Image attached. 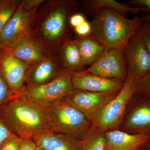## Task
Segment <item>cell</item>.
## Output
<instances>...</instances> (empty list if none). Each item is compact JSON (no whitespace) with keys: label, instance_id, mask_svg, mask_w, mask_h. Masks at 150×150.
<instances>
[{"label":"cell","instance_id":"29","mask_svg":"<svg viewBox=\"0 0 150 150\" xmlns=\"http://www.w3.org/2000/svg\"><path fill=\"white\" fill-rule=\"evenodd\" d=\"M11 134L8 127L0 117V146L8 139Z\"/></svg>","mask_w":150,"mask_h":150},{"label":"cell","instance_id":"2","mask_svg":"<svg viewBox=\"0 0 150 150\" xmlns=\"http://www.w3.org/2000/svg\"><path fill=\"white\" fill-rule=\"evenodd\" d=\"M0 117L12 134L30 139L50 130L48 108L15 95L0 108Z\"/></svg>","mask_w":150,"mask_h":150},{"label":"cell","instance_id":"32","mask_svg":"<svg viewBox=\"0 0 150 150\" xmlns=\"http://www.w3.org/2000/svg\"><path fill=\"white\" fill-rule=\"evenodd\" d=\"M144 146L146 147V149H147L148 150H150V134L149 137L147 142L146 144H145Z\"/></svg>","mask_w":150,"mask_h":150},{"label":"cell","instance_id":"24","mask_svg":"<svg viewBox=\"0 0 150 150\" xmlns=\"http://www.w3.org/2000/svg\"><path fill=\"white\" fill-rule=\"evenodd\" d=\"M15 94L0 71V108L12 99Z\"/></svg>","mask_w":150,"mask_h":150},{"label":"cell","instance_id":"27","mask_svg":"<svg viewBox=\"0 0 150 150\" xmlns=\"http://www.w3.org/2000/svg\"><path fill=\"white\" fill-rule=\"evenodd\" d=\"M21 139L12 134L8 139L0 146V150H18Z\"/></svg>","mask_w":150,"mask_h":150},{"label":"cell","instance_id":"8","mask_svg":"<svg viewBox=\"0 0 150 150\" xmlns=\"http://www.w3.org/2000/svg\"><path fill=\"white\" fill-rule=\"evenodd\" d=\"M124 49H106L95 63L85 71L101 77L125 83L128 76V69Z\"/></svg>","mask_w":150,"mask_h":150},{"label":"cell","instance_id":"23","mask_svg":"<svg viewBox=\"0 0 150 150\" xmlns=\"http://www.w3.org/2000/svg\"><path fill=\"white\" fill-rule=\"evenodd\" d=\"M134 94L139 95L150 100V72L136 81Z\"/></svg>","mask_w":150,"mask_h":150},{"label":"cell","instance_id":"11","mask_svg":"<svg viewBox=\"0 0 150 150\" xmlns=\"http://www.w3.org/2000/svg\"><path fill=\"white\" fill-rule=\"evenodd\" d=\"M133 98L123 122V130L131 134H150V100L137 94Z\"/></svg>","mask_w":150,"mask_h":150},{"label":"cell","instance_id":"4","mask_svg":"<svg viewBox=\"0 0 150 150\" xmlns=\"http://www.w3.org/2000/svg\"><path fill=\"white\" fill-rule=\"evenodd\" d=\"M50 130L81 140L92 125L91 121L79 110L62 101L48 108Z\"/></svg>","mask_w":150,"mask_h":150},{"label":"cell","instance_id":"31","mask_svg":"<svg viewBox=\"0 0 150 150\" xmlns=\"http://www.w3.org/2000/svg\"><path fill=\"white\" fill-rule=\"evenodd\" d=\"M85 18L81 13H75L70 16L69 22L70 25L74 28L80 25L86 21Z\"/></svg>","mask_w":150,"mask_h":150},{"label":"cell","instance_id":"26","mask_svg":"<svg viewBox=\"0 0 150 150\" xmlns=\"http://www.w3.org/2000/svg\"><path fill=\"white\" fill-rule=\"evenodd\" d=\"M127 4L136 7H145L147 8L148 12L144 13L140 17L142 22H150V0H129Z\"/></svg>","mask_w":150,"mask_h":150},{"label":"cell","instance_id":"14","mask_svg":"<svg viewBox=\"0 0 150 150\" xmlns=\"http://www.w3.org/2000/svg\"><path fill=\"white\" fill-rule=\"evenodd\" d=\"M72 82L75 89L103 92L121 89L124 83L111 79H105L83 71L72 74Z\"/></svg>","mask_w":150,"mask_h":150},{"label":"cell","instance_id":"18","mask_svg":"<svg viewBox=\"0 0 150 150\" xmlns=\"http://www.w3.org/2000/svg\"><path fill=\"white\" fill-rule=\"evenodd\" d=\"M58 56L62 69L72 74L84 71L76 39L69 38L59 48Z\"/></svg>","mask_w":150,"mask_h":150},{"label":"cell","instance_id":"19","mask_svg":"<svg viewBox=\"0 0 150 150\" xmlns=\"http://www.w3.org/2000/svg\"><path fill=\"white\" fill-rule=\"evenodd\" d=\"M82 5L86 13L93 17L104 8L111 9L123 16L128 13L137 15L141 12H148L146 8L136 7L115 0H86L83 1Z\"/></svg>","mask_w":150,"mask_h":150},{"label":"cell","instance_id":"34","mask_svg":"<svg viewBox=\"0 0 150 150\" xmlns=\"http://www.w3.org/2000/svg\"></svg>","mask_w":150,"mask_h":150},{"label":"cell","instance_id":"20","mask_svg":"<svg viewBox=\"0 0 150 150\" xmlns=\"http://www.w3.org/2000/svg\"><path fill=\"white\" fill-rule=\"evenodd\" d=\"M76 39L85 67L93 64L106 51L105 47L90 35Z\"/></svg>","mask_w":150,"mask_h":150},{"label":"cell","instance_id":"15","mask_svg":"<svg viewBox=\"0 0 150 150\" xmlns=\"http://www.w3.org/2000/svg\"><path fill=\"white\" fill-rule=\"evenodd\" d=\"M104 135L105 150H137L144 146L150 134H131L117 129Z\"/></svg>","mask_w":150,"mask_h":150},{"label":"cell","instance_id":"1","mask_svg":"<svg viewBox=\"0 0 150 150\" xmlns=\"http://www.w3.org/2000/svg\"><path fill=\"white\" fill-rule=\"evenodd\" d=\"M74 6L73 2L52 1L38 8L29 36L50 55L70 38L68 24Z\"/></svg>","mask_w":150,"mask_h":150},{"label":"cell","instance_id":"25","mask_svg":"<svg viewBox=\"0 0 150 150\" xmlns=\"http://www.w3.org/2000/svg\"><path fill=\"white\" fill-rule=\"evenodd\" d=\"M136 32L142 39L150 55V22H143Z\"/></svg>","mask_w":150,"mask_h":150},{"label":"cell","instance_id":"7","mask_svg":"<svg viewBox=\"0 0 150 150\" xmlns=\"http://www.w3.org/2000/svg\"><path fill=\"white\" fill-rule=\"evenodd\" d=\"M40 6L28 9L25 6L23 1H21L0 33V50H8L19 40L29 36L33 22Z\"/></svg>","mask_w":150,"mask_h":150},{"label":"cell","instance_id":"5","mask_svg":"<svg viewBox=\"0 0 150 150\" xmlns=\"http://www.w3.org/2000/svg\"><path fill=\"white\" fill-rule=\"evenodd\" d=\"M136 81L128 73L122 88L94 116L92 125L104 133L117 130L123 121L127 104L135 94Z\"/></svg>","mask_w":150,"mask_h":150},{"label":"cell","instance_id":"10","mask_svg":"<svg viewBox=\"0 0 150 150\" xmlns=\"http://www.w3.org/2000/svg\"><path fill=\"white\" fill-rule=\"evenodd\" d=\"M128 73L136 81L150 72V55L143 41L135 32L124 49Z\"/></svg>","mask_w":150,"mask_h":150},{"label":"cell","instance_id":"21","mask_svg":"<svg viewBox=\"0 0 150 150\" xmlns=\"http://www.w3.org/2000/svg\"><path fill=\"white\" fill-rule=\"evenodd\" d=\"M82 141V150H105L104 133L92 125Z\"/></svg>","mask_w":150,"mask_h":150},{"label":"cell","instance_id":"30","mask_svg":"<svg viewBox=\"0 0 150 150\" xmlns=\"http://www.w3.org/2000/svg\"><path fill=\"white\" fill-rule=\"evenodd\" d=\"M18 150H40L32 139H21Z\"/></svg>","mask_w":150,"mask_h":150},{"label":"cell","instance_id":"13","mask_svg":"<svg viewBox=\"0 0 150 150\" xmlns=\"http://www.w3.org/2000/svg\"><path fill=\"white\" fill-rule=\"evenodd\" d=\"M63 71L58 57L50 56L48 59L30 64L25 74V86H38L47 83Z\"/></svg>","mask_w":150,"mask_h":150},{"label":"cell","instance_id":"9","mask_svg":"<svg viewBox=\"0 0 150 150\" xmlns=\"http://www.w3.org/2000/svg\"><path fill=\"white\" fill-rule=\"evenodd\" d=\"M121 90L94 92L74 88L63 101L79 110L91 121L94 116Z\"/></svg>","mask_w":150,"mask_h":150},{"label":"cell","instance_id":"17","mask_svg":"<svg viewBox=\"0 0 150 150\" xmlns=\"http://www.w3.org/2000/svg\"><path fill=\"white\" fill-rule=\"evenodd\" d=\"M8 50L18 59L30 64L45 60L51 56L29 36L19 40Z\"/></svg>","mask_w":150,"mask_h":150},{"label":"cell","instance_id":"35","mask_svg":"<svg viewBox=\"0 0 150 150\" xmlns=\"http://www.w3.org/2000/svg\"></svg>","mask_w":150,"mask_h":150},{"label":"cell","instance_id":"3","mask_svg":"<svg viewBox=\"0 0 150 150\" xmlns=\"http://www.w3.org/2000/svg\"><path fill=\"white\" fill-rule=\"evenodd\" d=\"M142 23L138 16L129 19L111 9H103L90 22V35L106 49L124 48Z\"/></svg>","mask_w":150,"mask_h":150},{"label":"cell","instance_id":"33","mask_svg":"<svg viewBox=\"0 0 150 150\" xmlns=\"http://www.w3.org/2000/svg\"><path fill=\"white\" fill-rule=\"evenodd\" d=\"M149 150L147 149H142V148H140V149H138V150Z\"/></svg>","mask_w":150,"mask_h":150},{"label":"cell","instance_id":"28","mask_svg":"<svg viewBox=\"0 0 150 150\" xmlns=\"http://www.w3.org/2000/svg\"><path fill=\"white\" fill-rule=\"evenodd\" d=\"M75 32L79 37H86L89 36L91 33V24L89 22H84L80 25L74 28Z\"/></svg>","mask_w":150,"mask_h":150},{"label":"cell","instance_id":"16","mask_svg":"<svg viewBox=\"0 0 150 150\" xmlns=\"http://www.w3.org/2000/svg\"><path fill=\"white\" fill-rule=\"evenodd\" d=\"M32 139L41 150H82L81 140L61 133L48 131Z\"/></svg>","mask_w":150,"mask_h":150},{"label":"cell","instance_id":"12","mask_svg":"<svg viewBox=\"0 0 150 150\" xmlns=\"http://www.w3.org/2000/svg\"><path fill=\"white\" fill-rule=\"evenodd\" d=\"M30 65L17 58L8 50H0V71L15 95L25 86V74Z\"/></svg>","mask_w":150,"mask_h":150},{"label":"cell","instance_id":"22","mask_svg":"<svg viewBox=\"0 0 150 150\" xmlns=\"http://www.w3.org/2000/svg\"><path fill=\"white\" fill-rule=\"evenodd\" d=\"M21 1L0 0V33L16 11Z\"/></svg>","mask_w":150,"mask_h":150},{"label":"cell","instance_id":"6","mask_svg":"<svg viewBox=\"0 0 150 150\" xmlns=\"http://www.w3.org/2000/svg\"><path fill=\"white\" fill-rule=\"evenodd\" d=\"M74 89L72 74L63 71L51 81L41 85L25 86L16 95L48 108L63 101Z\"/></svg>","mask_w":150,"mask_h":150}]
</instances>
